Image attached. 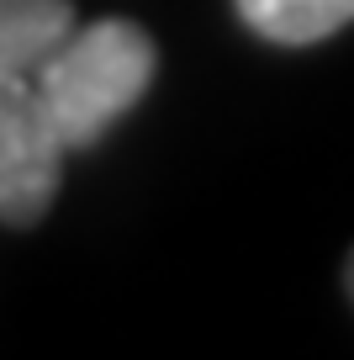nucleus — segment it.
<instances>
[{"label": "nucleus", "mask_w": 354, "mask_h": 360, "mask_svg": "<svg viewBox=\"0 0 354 360\" xmlns=\"http://www.w3.org/2000/svg\"><path fill=\"white\" fill-rule=\"evenodd\" d=\"M64 154L32 75H0V223L32 228L53 207Z\"/></svg>", "instance_id": "nucleus-2"}, {"label": "nucleus", "mask_w": 354, "mask_h": 360, "mask_svg": "<svg viewBox=\"0 0 354 360\" xmlns=\"http://www.w3.org/2000/svg\"><path fill=\"white\" fill-rule=\"evenodd\" d=\"M154 75V37L127 16H100L90 27H69V37L32 69V85L64 148H90L148 96Z\"/></svg>", "instance_id": "nucleus-1"}, {"label": "nucleus", "mask_w": 354, "mask_h": 360, "mask_svg": "<svg viewBox=\"0 0 354 360\" xmlns=\"http://www.w3.org/2000/svg\"><path fill=\"white\" fill-rule=\"evenodd\" d=\"M343 286H349V297H354V255H349V265H343Z\"/></svg>", "instance_id": "nucleus-5"}, {"label": "nucleus", "mask_w": 354, "mask_h": 360, "mask_svg": "<svg viewBox=\"0 0 354 360\" xmlns=\"http://www.w3.org/2000/svg\"><path fill=\"white\" fill-rule=\"evenodd\" d=\"M74 27V0H0V75H32Z\"/></svg>", "instance_id": "nucleus-3"}, {"label": "nucleus", "mask_w": 354, "mask_h": 360, "mask_svg": "<svg viewBox=\"0 0 354 360\" xmlns=\"http://www.w3.org/2000/svg\"><path fill=\"white\" fill-rule=\"evenodd\" d=\"M238 16L270 43H322L354 22V0H238Z\"/></svg>", "instance_id": "nucleus-4"}]
</instances>
